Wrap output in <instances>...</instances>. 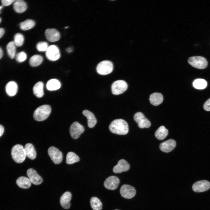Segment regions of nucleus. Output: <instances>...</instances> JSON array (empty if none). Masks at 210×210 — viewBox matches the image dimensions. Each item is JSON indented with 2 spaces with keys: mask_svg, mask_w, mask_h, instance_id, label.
Listing matches in <instances>:
<instances>
[{
  "mask_svg": "<svg viewBox=\"0 0 210 210\" xmlns=\"http://www.w3.org/2000/svg\"><path fill=\"white\" fill-rule=\"evenodd\" d=\"M110 131L113 133L120 135H124L129 132V127L127 123L121 119L114 120L109 126Z\"/></svg>",
  "mask_w": 210,
  "mask_h": 210,
  "instance_id": "obj_1",
  "label": "nucleus"
},
{
  "mask_svg": "<svg viewBox=\"0 0 210 210\" xmlns=\"http://www.w3.org/2000/svg\"><path fill=\"white\" fill-rule=\"evenodd\" d=\"M51 111L50 106L48 105H43L37 108L34 111V117L36 121H40L46 119Z\"/></svg>",
  "mask_w": 210,
  "mask_h": 210,
  "instance_id": "obj_2",
  "label": "nucleus"
},
{
  "mask_svg": "<svg viewBox=\"0 0 210 210\" xmlns=\"http://www.w3.org/2000/svg\"><path fill=\"white\" fill-rule=\"evenodd\" d=\"M11 154L13 160L18 163L23 162L26 158L24 148L20 144H16L12 148Z\"/></svg>",
  "mask_w": 210,
  "mask_h": 210,
  "instance_id": "obj_3",
  "label": "nucleus"
},
{
  "mask_svg": "<svg viewBox=\"0 0 210 210\" xmlns=\"http://www.w3.org/2000/svg\"><path fill=\"white\" fill-rule=\"evenodd\" d=\"M188 62L192 66L200 69L205 68L207 66L208 62L204 57L200 56H194L189 57Z\"/></svg>",
  "mask_w": 210,
  "mask_h": 210,
  "instance_id": "obj_4",
  "label": "nucleus"
},
{
  "mask_svg": "<svg viewBox=\"0 0 210 210\" xmlns=\"http://www.w3.org/2000/svg\"><path fill=\"white\" fill-rule=\"evenodd\" d=\"M113 69V64L110 61L104 60L99 63L96 67L97 73L101 75H106L111 73Z\"/></svg>",
  "mask_w": 210,
  "mask_h": 210,
  "instance_id": "obj_5",
  "label": "nucleus"
},
{
  "mask_svg": "<svg viewBox=\"0 0 210 210\" xmlns=\"http://www.w3.org/2000/svg\"><path fill=\"white\" fill-rule=\"evenodd\" d=\"M127 88L128 85L125 81L123 80H118L112 84L111 87L112 92L113 94L119 95L125 92Z\"/></svg>",
  "mask_w": 210,
  "mask_h": 210,
  "instance_id": "obj_6",
  "label": "nucleus"
},
{
  "mask_svg": "<svg viewBox=\"0 0 210 210\" xmlns=\"http://www.w3.org/2000/svg\"><path fill=\"white\" fill-rule=\"evenodd\" d=\"M48 154L53 162L56 164L60 163L62 160V152L54 146L50 147L48 150Z\"/></svg>",
  "mask_w": 210,
  "mask_h": 210,
  "instance_id": "obj_7",
  "label": "nucleus"
},
{
  "mask_svg": "<svg viewBox=\"0 0 210 210\" xmlns=\"http://www.w3.org/2000/svg\"><path fill=\"white\" fill-rule=\"evenodd\" d=\"M46 55L47 59L51 61L58 60L60 57L59 50L57 46L52 45L48 46L46 51Z\"/></svg>",
  "mask_w": 210,
  "mask_h": 210,
  "instance_id": "obj_8",
  "label": "nucleus"
},
{
  "mask_svg": "<svg viewBox=\"0 0 210 210\" xmlns=\"http://www.w3.org/2000/svg\"><path fill=\"white\" fill-rule=\"evenodd\" d=\"M134 118L135 121L138 124V126L140 128H148L151 125L150 121L141 112L136 113L134 114Z\"/></svg>",
  "mask_w": 210,
  "mask_h": 210,
  "instance_id": "obj_9",
  "label": "nucleus"
},
{
  "mask_svg": "<svg viewBox=\"0 0 210 210\" xmlns=\"http://www.w3.org/2000/svg\"><path fill=\"white\" fill-rule=\"evenodd\" d=\"M84 127L77 122H75L71 125L69 130L71 137L74 139L78 138L84 132Z\"/></svg>",
  "mask_w": 210,
  "mask_h": 210,
  "instance_id": "obj_10",
  "label": "nucleus"
},
{
  "mask_svg": "<svg viewBox=\"0 0 210 210\" xmlns=\"http://www.w3.org/2000/svg\"><path fill=\"white\" fill-rule=\"evenodd\" d=\"M120 192L121 195L126 199H131L136 193L135 189L132 186L127 184L123 185L121 187Z\"/></svg>",
  "mask_w": 210,
  "mask_h": 210,
  "instance_id": "obj_11",
  "label": "nucleus"
},
{
  "mask_svg": "<svg viewBox=\"0 0 210 210\" xmlns=\"http://www.w3.org/2000/svg\"><path fill=\"white\" fill-rule=\"evenodd\" d=\"M210 188V183L206 180L198 181L193 185L192 187L193 191L195 192H200L205 191Z\"/></svg>",
  "mask_w": 210,
  "mask_h": 210,
  "instance_id": "obj_12",
  "label": "nucleus"
},
{
  "mask_svg": "<svg viewBox=\"0 0 210 210\" xmlns=\"http://www.w3.org/2000/svg\"><path fill=\"white\" fill-rule=\"evenodd\" d=\"M28 178L31 183L35 185H38L43 182L42 178L38 175L37 172L33 169H29L27 172Z\"/></svg>",
  "mask_w": 210,
  "mask_h": 210,
  "instance_id": "obj_13",
  "label": "nucleus"
},
{
  "mask_svg": "<svg viewBox=\"0 0 210 210\" xmlns=\"http://www.w3.org/2000/svg\"><path fill=\"white\" fill-rule=\"evenodd\" d=\"M119 183L120 180L117 177L112 176L106 179L104 185L105 187L107 189L114 190L118 188Z\"/></svg>",
  "mask_w": 210,
  "mask_h": 210,
  "instance_id": "obj_14",
  "label": "nucleus"
},
{
  "mask_svg": "<svg viewBox=\"0 0 210 210\" xmlns=\"http://www.w3.org/2000/svg\"><path fill=\"white\" fill-rule=\"evenodd\" d=\"M176 146V142L174 139H170L161 143L160 148L162 151L168 153L172 151Z\"/></svg>",
  "mask_w": 210,
  "mask_h": 210,
  "instance_id": "obj_15",
  "label": "nucleus"
},
{
  "mask_svg": "<svg viewBox=\"0 0 210 210\" xmlns=\"http://www.w3.org/2000/svg\"><path fill=\"white\" fill-rule=\"evenodd\" d=\"M45 35L47 39L51 42L57 41L60 38V33L55 29H47L45 32Z\"/></svg>",
  "mask_w": 210,
  "mask_h": 210,
  "instance_id": "obj_16",
  "label": "nucleus"
},
{
  "mask_svg": "<svg viewBox=\"0 0 210 210\" xmlns=\"http://www.w3.org/2000/svg\"><path fill=\"white\" fill-rule=\"evenodd\" d=\"M130 165L128 162L124 159L119 160L117 164L115 166L113 169V171L116 173L126 172L129 170Z\"/></svg>",
  "mask_w": 210,
  "mask_h": 210,
  "instance_id": "obj_17",
  "label": "nucleus"
},
{
  "mask_svg": "<svg viewBox=\"0 0 210 210\" xmlns=\"http://www.w3.org/2000/svg\"><path fill=\"white\" fill-rule=\"evenodd\" d=\"M71 198V194L70 192L66 191L63 194L60 199V204L62 208L65 209L70 208Z\"/></svg>",
  "mask_w": 210,
  "mask_h": 210,
  "instance_id": "obj_18",
  "label": "nucleus"
},
{
  "mask_svg": "<svg viewBox=\"0 0 210 210\" xmlns=\"http://www.w3.org/2000/svg\"><path fill=\"white\" fill-rule=\"evenodd\" d=\"M18 90L17 84L14 81L8 82L5 87V90L7 94L11 97L14 96L16 94Z\"/></svg>",
  "mask_w": 210,
  "mask_h": 210,
  "instance_id": "obj_19",
  "label": "nucleus"
},
{
  "mask_svg": "<svg viewBox=\"0 0 210 210\" xmlns=\"http://www.w3.org/2000/svg\"><path fill=\"white\" fill-rule=\"evenodd\" d=\"M83 114L87 119L88 124L89 127H94L97 123V120L94 114L92 112L87 110H83Z\"/></svg>",
  "mask_w": 210,
  "mask_h": 210,
  "instance_id": "obj_20",
  "label": "nucleus"
},
{
  "mask_svg": "<svg viewBox=\"0 0 210 210\" xmlns=\"http://www.w3.org/2000/svg\"><path fill=\"white\" fill-rule=\"evenodd\" d=\"M24 148L26 156L32 160L35 159L36 153L34 146L31 143H27Z\"/></svg>",
  "mask_w": 210,
  "mask_h": 210,
  "instance_id": "obj_21",
  "label": "nucleus"
},
{
  "mask_svg": "<svg viewBox=\"0 0 210 210\" xmlns=\"http://www.w3.org/2000/svg\"><path fill=\"white\" fill-rule=\"evenodd\" d=\"M150 103L153 105L158 106L163 102V95L160 93L155 92L151 94L149 97Z\"/></svg>",
  "mask_w": 210,
  "mask_h": 210,
  "instance_id": "obj_22",
  "label": "nucleus"
},
{
  "mask_svg": "<svg viewBox=\"0 0 210 210\" xmlns=\"http://www.w3.org/2000/svg\"><path fill=\"white\" fill-rule=\"evenodd\" d=\"M14 2L13 8L16 12L18 13H22L27 9V4L24 1L22 0H15Z\"/></svg>",
  "mask_w": 210,
  "mask_h": 210,
  "instance_id": "obj_23",
  "label": "nucleus"
},
{
  "mask_svg": "<svg viewBox=\"0 0 210 210\" xmlns=\"http://www.w3.org/2000/svg\"><path fill=\"white\" fill-rule=\"evenodd\" d=\"M16 183L19 187L24 189L28 188L31 185V183L28 178L23 176L19 177L17 179Z\"/></svg>",
  "mask_w": 210,
  "mask_h": 210,
  "instance_id": "obj_24",
  "label": "nucleus"
},
{
  "mask_svg": "<svg viewBox=\"0 0 210 210\" xmlns=\"http://www.w3.org/2000/svg\"><path fill=\"white\" fill-rule=\"evenodd\" d=\"M61 87L60 81L55 79H51L48 80L46 85V88L49 90L54 91L59 89Z\"/></svg>",
  "mask_w": 210,
  "mask_h": 210,
  "instance_id": "obj_25",
  "label": "nucleus"
},
{
  "mask_svg": "<svg viewBox=\"0 0 210 210\" xmlns=\"http://www.w3.org/2000/svg\"><path fill=\"white\" fill-rule=\"evenodd\" d=\"M168 131L164 126H160L156 131L155 136L158 139L162 140L167 136Z\"/></svg>",
  "mask_w": 210,
  "mask_h": 210,
  "instance_id": "obj_26",
  "label": "nucleus"
},
{
  "mask_svg": "<svg viewBox=\"0 0 210 210\" xmlns=\"http://www.w3.org/2000/svg\"><path fill=\"white\" fill-rule=\"evenodd\" d=\"M43 84L41 81L36 83L33 87V91L34 95L37 97L41 98L44 94Z\"/></svg>",
  "mask_w": 210,
  "mask_h": 210,
  "instance_id": "obj_27",
  "label": "nucleus"
},
{
  "mask_svg": "<svg viewBox=\"0 0 210 210\" xmlns=\"http://www.w3.org/2000/svg\"><path fill=\"white\" fill-rule=\"evenodd\" d=\"M80 160L79 157L72 152H68L66 156V162L68 164H71L78 162Z\"/></svg>",
  "mask_w": 210,
  "mask_h": 210,
  "instance_id": "obj_28",
  "label": "nucleus"
},
{
  "mask_svg": "<svg viewBox=\"0 0 210 210\" xmlns=\"http://www.w3.org/2000/svg\"><path fill=\"white\" fill-rule=\"evenodd\" d=\"M91 206L93 210H101L102 204L99 199L96 197H93L90 199Z\"/></svg>",
  "mask_w": 210,
  "mask_h": 210,
  "instance_id": "obj_29",
  "label": "nucleus"
},
{
  "mask_svg": "<svg viewBox=\"0 0 210 210\" xmlns=\"http://www.w3.org/2000/svg\"><path fill=\"white\" fill-rule=\"evenodd\" d=\"M35 25L34 21L30 19H27L21 22L20 24V29L23 30H27L33 28Z\"/></svg>",
  "mask_w": 210,
  "mask_h": 210,
  "instance_id": "obj_30",
  "label": "nucleus"
},
{
  "mask_svg": "<svg viewBox=\"0 0 210 210\" xmlns=\"http://www.w3.org/2000/svg\"><path fill=\"white\" fill-rule=\"evenodd\" d=\"M43 61V58L41 56L36 55H33L30 58L29 63L31 66L35 67L40 65Z\"/></svg>",
  "mask_w": 210,
  "mask_h": 210,
  "instance_id": "obj_31",
  "label": "nucleus"
},
{
  "mask_svg": "<svg viewBox=\"0 0 210 210\" xmlns=\"http://www.w3.org/2000/svg\"><path fill=\"white\" fill-rule=\"evenodd\" d=\"M16 45L13 41L9 42L6 46V50L8 56L13 59L15 56Z\"/></svg>",
  "mask_w": 210,
  "mask_h": 210,
  "instance_id": "obj_32",
  "label": "nucleus"
},
{
  "mask_svg": "<svg viewBox=\"0 0 210 210\" xmlns=\"http://www.w3.org/2000/svg\"><path fill=\"white\" fill-rule=\"evenodd\" d=\"M193 85V87L196 89H202L206 87L207 83L204 79H197L194 81Z\"/></svg>",
  "mask_w": 210,
  "mask_h": 210,
  "instance_id": "obj_33",
  "label": "nucleus"
},
{
  "mask_svg": "<svg viewBox=\"0 0 210 210\" xmlns=\"http://www.w3.org/2000/svg\"><path fill=\"white\" fill-rule=\"evenodd\" d=\"M24 41V37L22 34L18 33L15 35L13 42L16 46L18 47L21 46Z\"/></svg>",
  "mask_w": 210,
  "mask_h": 210,
  "instance_id": "obj_34",
  "label": "nucleus"
},
{
  "mask_svg": "<svg viewBox=\"0 0 210 210\" xmlns=\"http://www.w3.org/2000/svg\"><path fill=\"white\" fill-rule=\"evenodd\" d=\"M48 47V43L45 41L39 42L36 45L37 50L40 52L46 51Z\"/></svg>",
  "mask_w": 210,
  "mask_h": 210,
  "instance_id": "obj_35",
  "label": "nucleus"
},
{
  "mask_svg": "<svg viewBox=\"0 0 210 210\" xmlns=\"http://www.w3.org/2000/svg\"><path fill=\"white\" fill-rule=\"evenodd\" d=\"M16 61L19 62L24 61L27 59V56L26 53L23 51L18 53L15 56Z\"/></svg>",
  "mask_w": 210,
  "mask_h": 210,
  "instance_id": "obj_36",
  "label": "nucleus"
},
{
  "mask_svg": "<svg viewBox=\"0 0 210 210\" xmlns=\"http://www.w3.org/2000/svg\"><path fill=\"white\" fill-rule=\"evenodd\" d=\"M204 108L206 111H210V98L205 103L204 105Z\"/></svg>",
  "mask_w": 210,
  "mask_h": 210,
  "instance_id": "obj_37",
  "label": "nucleus"
},
{
  "mask_svg": "<svg viewBox=\"0 0 210 210\" xmlns=\"http://www.w3.org/2000/svg\"><path fill=\"white\" fill-rule=\"evenodd\" d=\"M15 1V0H2L1 2L3 6H7L11 4Z\"/></svg>",
  "mask_w": 210,
  "mask_h": 210,
  "instance_id": "obj_38",
  "label": "nucleus"
},
{
  "mask_svg": "<svg viewBox=\"0 0 210 210\" xmlns=\"http://www.w3.org/2000/svg\"><path fill=\"white\" fill-rule=\"evenodd\" d=\"M4 131V128L3 126L0 125V137L3 134Z\"/></svg>",
  "mask_w": 210,
  "mask_h": 210,
  "instance_id": "obj_39",
  "label": "nucleus"
},
{
  "mask_svg": "<svg viewBox=\"0 0 210 210\" xmlns=\"http://www.w3.org/2000/svg\"><path fill=\"white\" fill-rule=\"evenodd\" d=\"M4 33V30L2 28H0V38L3 36Z\"/></svg>",
  "mask_w": 210,
  "mask_h": 210,
  "instance_id": "obj_40",
  "label": "nucleus"
},
{
  "mask_svg": "<svg viewBox=\"0 0 210 210\" xmlns=\"http://www.w3.org/2000/svg\"><path fill=\"white\" fill-rule=\"evenodd\" d=\"M73 49L71 47H69L67 48L66 49V51L68 52H70L72 51Z\"/></svg>",
  "mask_w": 210,
  "mask_h": 210,
  "instance_id": "obj_41",
  "label": "nucleus"
},
{
  "mask_svg": "<svg viewBox=\"0 0 210 210\" xmlns=\"http://www.w3.org/2000/svg\"><path fill=\"white\" fill-rule=\"evenodd\" d=\"M3 55V52L2 50L1 49V48L0 47V59H1L2 56Z\"/></svg>",
  "mask_w": 210,
  "mask_h": 210,
  "instance_id": "obj_42",
  "label": "nucleus"
},
{
  "mask_svg": "<svg viewBox=\"0 0 210 210\" xmlns=\"http://www.w3.org/2000/svg\"><path fill=\"white\" fill-rule=\"evenodd\" d=\"M3 8V6H0V11L1 10V9Z\"/></svg>",
  "mask_w": 210,
  "mask_h": 210,
  "instance_id": "obj_43",
  "label": "nucleus"
},
{
  "mask_svg": "<svg viewBox=\"0 0 210 210\" xmlns=\"http://www.w3.org/2000/svg\"><path fill=\"white\" fill-rule=\"evenodd\" d=\"M1 18H0V23L1 22Z\"/></svg>",
  "mask_w": 210,
  "mask_h": 210,
  "instance_id": "obj_44",
  "label": "nucleus"
},
{
  "mask_svg": "<svg viewBox=\"0 0 210 210\" xmlns=\"http://www.w3.org/2000/svg\"><path fill=\"white\" fill-rule=\"evenodd\" d=\"M68 27H65V28H68Z\"/></svg>",
  "mask_w": 210,
  "mask_h": 210,
  "instance_id": "obj_45",
  "label": "nucleus"
},
{
  "mask_svg": "<svg viewBox=\"0 0 210 210\" xmlns=\"http://www.w3.org/2000/svg\"><path fill=\"white\" fill-rule=\"evenodd\" d=\"M118 210L116 209V210Z\"/></svg>",
  "mask_w": 210,
  "mask_h": 210,
  "instance_id": "obj_46",
  "label": "nucleus"
}]
</instances>
